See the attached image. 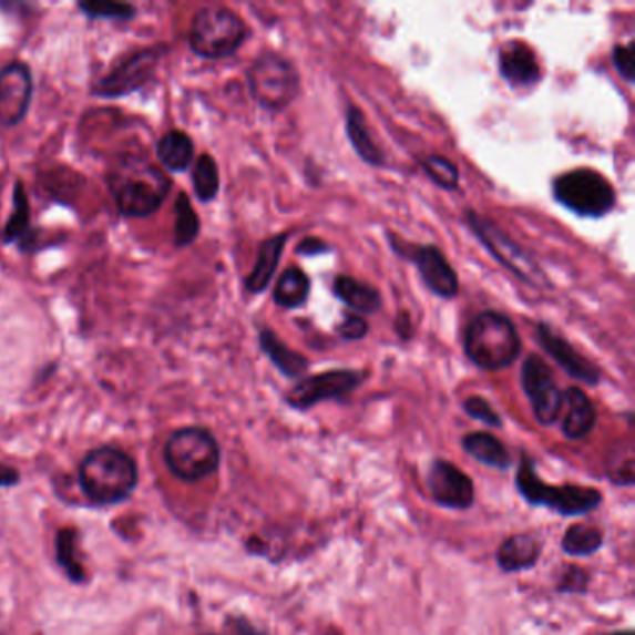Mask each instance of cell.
I'll list each match as a JSON object with an SVG mask.
<instances>
[{
    "label": "cell",
    "mask_w": 635,
    "mask_h": 635,
    "mask_svg": "<svg viewBox=\"0 0 635 635\" xmlns=\"http://www.w3.org/2000/svg\"><path fill=\"white\" fill-rule=\"evenodd\" d=\"M199 235V218L187 194L181 193L175 199L174 243L180 248L193 245Z\"/></svg>",
    "instance_id": "f1b7e54d"
},
{
    "label": "cell",
    "mask_w": 635,
    "mask_h": 635,
    "mask_svg": "<svg viewBox=\"0 0 635 635\" xmlns=\"http://www.w3.org/2000/svg\"><path fill=\"white\" fill-rule=\"evenodd\" d=\"M193 187L196 193V198L199 202H213L221 188V175H218V166H216L215 158L204 153L199 155L198 161L194 164L193 172Z\"/></svg>",
    "instance_id": "f546056e"
},
{
    "label": "cell",
    "mask_w": 635,
    "mask_h": 635,
    "mask_svg": "<svg viewBox=\"0 0 635 635\" xmlns=\"http://www.w3.org/2000/svg\"><path fill=\"white\" fill-rule=\"evenodd\" d=\"M366 380L363 371L356 369H330L325 373L311 375L298 380L291 390L287 391L286 402L295 410H309L319 402L338 401L360 388Z\"/></svg>",
    "instance_id": "30bf717a"
},
{
    "label": "cell",
    "mask_w": 635,
    "mask_h": 635,
    "mask_svg": "<svg viewBox=\"0 0 635 635\" xmlns=\"http://www.w3.org/2000/svg\"><path fill=\"white\" fill-rule=\"evenodd\" d=\"M516 489L533 508H546L561 516H582L601 508L602 494L596 489L580 484L552 487L536 475L535 462L530 457L520 459Z\"/></svg>",
    "instance_id": "277c9868"
},
{
    "label": "cell",
    "mask_w": 635,
    "mask_h": 635,
    "mask_svg": "<svg viewBox=\"0 0 635 635\" xmlns=\"http://www.w3.org/2000/svg\"><path fill=\"white\" fill-rule=\"evenodd\" d=\"M520 377L535 420L544 427L555 426L563 414L565 397L560 386L555 385L554 375L546 366V361L539 355H531L530 358H525Z\"/></svg>",
    "instance_id": "8fae6325"
},
{
    "label": "cell",
    "mask_w": 635,
    "mask_h": 635,
    "mask_svg": "<svg viewBox=\"0 0 635 635\" xmlns=\"http://www.w3.org/2000/svg\"><path fill=\"white\" fill-rule=\"evenodd\" d=\"M287 239H289V234H278L270 239L263 240L257 248L256 265L252 268L250 275L245 278L246 291L259 295L267 289L268 284L275 278L276 268L280 265Z\"/></svg>",
    "instance_id": "ffe728a7"
},
{
    "label": "cell",
    "mask_w": 635,
    "mask_h": 635,
    "mask_svg": "<svg viewBox=\"0 0 635 635\" xmlns=\"http://www.w3.org/2000/svg\"><path fill=\"white\" fill-rule=\"evenodd\" d=\"M309 289H311V281L303 268H286L275 287V303L280 308H300L308 300Z\"/></svg>",
    "instance_id": "484cf974"
},
{
    "label": "cell",
    "mask_w": 635,
    "mask_h": 635,
    "mask_svg": "<svg viewBox=\"0 0 635 635\" xmlns=\"http://www.w3.org/2000/svg\"><path fill=\"white\" fill-rule=\"evenodd\" d=\"M462 408L470 418L481 421L484 426L502 427V416L498 414L494 407L483 397H468L467 401L462 402Z\"/></svg>",
    "instance_id": "e575fe53"
},
{
    "label": "cell",
    "mask_w": 635,
    "mask_h": 635,
    "mask_svg": "<svg viewBox=\"0 0 635 635\" xmlns=\"http://www.w3.org/2000/svg\"><path fill=\"white\" fill-rule=\"evenodd\" d=\"M552 191L563 207L588 218L606 216L617 204L612 183L591 168H576L557 175Z\"/></svg>",
    "instance_id": "ba28073f"
},
{
    "label": "cell",
    "mask_w": 635,
    "mask_h": 635,
    "mask_svg": "<svg viewBox=\"0 0 635 635\" xmlns=\"http://www.w3.org/2000/svg\"><path fill=\"white\" fill-rule=\"evenodd\" d=\"M334 295L349 306L356 314L368 315L377 314L382 308V297L377 287L356 280L352 276H336L334 280Z\"/></svg>",
    "instance_id": "7402d4cb"
},
{
    "label": "cell",
    "mask_w": 635,
    "mask_h": 635,
    "mask_svg": "<svg viewBox=\"0 0 635 635\" xmlns=\"http://www.w3.org/2000/svg\"><path fill=\"white\" fill-rule=\"evenodd\" d=\"M163 48L136 51L129 59L123 60L116 70H112L109 75L95 82L92 92L98 98H109V100L133 94L152 79L157 70L158 60L163 59Z\"/></svg>",
    "instance_id": "4fadbf2b"
},
{
    "label": "cell",
    "mask_w": 635,
    "mask_h": 635,
    "mask_svg": "<svg viewBox=\"0 0 635 635\" xmlns=\"http://www.w3.org/2000/svg\"><path fill=\"white\" fill-rule=\"evenodd\" d=\"M390 243L399 256L407 257L408 262L414 263L429 291L445 300L457 297L459 276L438 246L404 245L402 240H396L393 237Z\"/></svg>",
    "instance_id": "7c38bea8"
},
{
    "label": "cell",
    "mask_w": 635,
    "mask_h": 635,
    "mask_svg": "<svg viewBox=\"0 0 635 635\" xmlns=\"http://www.w3.org/2000/svg\"><path fill=\"white\" fill-rule=\"evenodd\" d=\"M427 489L431 492L432 500L443 509L451 511H467L472 508L475 500V489L472 479L462 472L461 468L453 462H432L427 472Z\"/></svg>",
    "instance_id": "5bb4252c"
},
{
    "label": "cell",
    "mask_w": 635,
    "mask_h": 635,
    "mask_svg": "<svg viewBox=\"0 0 635 635\" xmlns=\"http://www.w3.org/2000/svg\"><path fill=\"white\" fill-rule=\"evenodd\" d=\"M259 347L286 379H303L309 369V361L297 350L287 347L284 339L278 338L270 328L259 330Z\"/></svg>",
    "instance_id": "44dd1931"
},
{
    "label": "cell",
    "mask_w": 635,
    "mask_h": 635,
    "mask_svg": "<svg viewBox=\"0 0 635 635\" xmlns=\"http://www.w3.org/2000/svg\"><path fill=\"white\" fill-rule=\"evenodd\" d=\"M421 168L431 177L432 183L437 187L449 191V193H453V191L459 188L461 174H459V168H457L455 164L451 163L449 158L442 157V155H429V157L421 161Z\"/></svg>",
    "instance_id": "d6a6232c"
},
{
    "label": "cell",
    "mask_w": 635,
    "mask_h": 635,
    "mask_svg": "<svg viewBox=\"0 0 635 635\" xmlns=\"http://www.w3.org/2000/svg\"><path fill=\"white\" fill-rule=\"evenodd\" d=\"M604 546V533L595 525L574 524L565 531L561 549L571 557H591Z\"/></svg>",
    "instance_id": "4316f807"
},
{
    "label": "cell",
    "mask_w": 635,
    "mask_h": 635,
    "mask_svg": "<svg viewBox=\"0 0 635 635\" xmlns=\"http://www.w3.org/2000/svg\"><path fill=\"white\" fill-rule=\"evenodd\" d=\"M235 629H237V635H263L262 632H257L250 623H246L243 618L235 621Z\"/></svg>",
    "instance_id": "60d3db41"
},
{
    "label": "cell",
    "mask_w": 635,
    "mask_h": 635,
    "mask_svg": "<svg viewBox=\"0 0 635 635\" xmlns=\"http://www.w3.org/2000/svg\"><path fill=\"white\" fill-rule=\"evenodd\" d=\"M248 38L245 21L229 8H202L193 18L188 45L199 59H228Z\"/></svg>",
    "instance_id": "8992f818"
},
{
    "label": "cell",
    "mask_w": 635,
    "mask_h": 635,
    "mask_svg": "<svg viewBox=\"0 0 635 635\" xmlns=\"http://www.w3.org/2000/svg\"><path fill=\"white\" fill-rule=\"evenodd\" d=\"M57 560L71 582L81 583L86 577L79 554H76V531L71 528L60 530L57 535Z\"/></svg>",
    "instance_id": "1f68e13d"
},
{
    "label": "cell",
    "mask_w": 635,
    "mask_h": 635,
    "mask_svg": "<svg viewBox=\"0 0 635 635\" xmlns=\"http://www.w3.org/2000/svg\"><path fill=\"white\" fill-rule=\"evenodd\" d=\"M542 554V544L531 533H516L500 544L495 560L498 566L508 574L530 571L539 563Z\"/></svg>",
    "instance_id": "d6986e66"
},
{
    "label": "cell",
    "mask_w": 635,
    "mask_h": 635,
    "mask_svg": "<svg viewBox=\"0 0 635 635\" xmlns=\"http://www.w3.org/2000/svg\"><path fill=\"white\" fill-rule=\"evenodd\" d=\"M610 635H634V632H632V629H626V632H613V634Z\"/></svg>",
    "instance_id": "b9f144b4"
},
{
    "label": "cell",
    "mask_w": 635,
    "mask_h": 635,
    "mask_svg": "<svg viewBox=\"0 0 635 635\" xmlns=\"http://www.w3.org/2000/svg\"><path fill=\"white\" fill-rule=\"evenodd\" d=\"M565 416L561 421V431L569 440H583L596 426V408L582 388L572 386L563 391Z\"/></svg>",
    "instance_id": "ac0fdd59"
},
{
    "label": "cell",
    "mask_w": 635,
    "mask_h": 635,
    "mask_svg": "<svg viewBox=\"0 0 635 635\" xmlns=\"http://www.w3.org/2000/svg\"><path fill=\"white\" fill-rule=\"evenodd\" d=\"M338 332L347 341H358L368 336L369 325L361 315L347 314L344 321L339 322Z\"/></svg>",
    "instance_id": "8d00e7d4"
},
{
    "label": "cell",
    "mask_w": 635,
    "mask_h": 635,
    "mask_svg": "<svg viewBox=\"0 0 635 635\" xmlns=\"http://www.w3.org/2000/svg\"><path fill=\"white\" fill-rule=\"evenodd\" d=\"M164 462L175 478L196 483L221 467V448L204 427H183L166 440Z\"/></svg>",
    "instance_id": "5b68a950"
},
{
    "label": "cell",
    "mask_w": 635,
    "mask_h": 635,
    "mask_svg": "<svg viewBox=\"0 0 635 635\" xmlns=\"http://www.w3.org/2000/svg\"><path fill=\"white\" fill-rule=\"evenodd\" d=\"M157 157L164 168L185 172L194 161V142L183 131H170L157 144Z\"/></svg>",
    "instance_id": "d4e9b609"
},
{
    "label": "cell",
    "mask_w": 635,
    "mask_h": 635,
    "mask_svg": "<svg viewBox=\"0 0 635 635\" xmlns=\"http://www.w3.org/2000/svg\"><path fill=\"white\" fill-rule=\"evenodd\" d=\"M462 449L472 457L473 461H478L483 467L502 470V472L513 467V459L509 455L508 448L490 432H470L462 438Z\"/></svg>",
    "instance_id": "603a6c76"
},
{
    "label": "cell",
    "mask_w": 635,
    "mask_h": 635,
    "mask_svg": "<svg viewBox=\"0 0 635 635\" xmlns=\"http://www.w3.org/2000/svg\"><path fill=\"white\" fill-rule=\"evenodd\" d=\"M248 90L257 105L267 111H284L300 94L297 68L280 54L265 53L254 60L246 73Z\"/></svg>",
    "instance_id": "52a82bcc"
},
{
    "label": "cell",
    "mask_w": 635,
    "mask_h": 635,
    "mask_svg": "<svg viewBox=\"0 0 635 635\" xmlns=\"http://www.w3.org/2000/svg\"><path fill=\"white\" fill-rule=\"evenodd\" d=\"M587 583V574L582 569L566 566V574H563V577H561L557 591H561V593H585Z\"/></svg>",
    "instance_id": "74e56055"
},
{
    "label": "cell",
    "mask_w": 635,
    "mask_h": 635,
    "mask_svg": "<svg viewBox=\"0 0 635 635\" xmlns=\"http://www.w3.org/2000/svg\"><path fill=\"white\" fill-rule=\"evenodd\" d=\"M612 60L618 75L623 76L626 82H634V45H632V43H629V45H615Z\"/></svg>",
    "instance_id": "d590c367"
},
{
    "label": "cell",
    "mask_w": 635,
    "mask_h": 635,
    "mask_svg": "<svg viewBox=\"0 0 635 635\" xmlns=\"http://www.w3.org/2000/svg\"><path fill=\"white\" fill-rule=\"evenodd\" d=\"M30 234V205L24 191L23 181H16L13 185V211L8 218L7 228L2 229L0 240L4 245H12Z\"/></svg>",
    "instance_id": "83f0119b"
},
{
    "label": "cell",
    "mask_w": 635,
    "mask_h": 635,
    "mask_svg": "<svg viewBox=\"0 0 635 635\" xmlns=\"http://www.w3.org/2000/svg\"><path fill=\"white\" fill-rule=\"evenodd\" d=\"M347 136H349L350 146L363 163L369 164V166H382L385 164V153L371 136L363 112L356 105H350L347 109Z\"/></svg>",
    "instance_id": "cb8c5ba5"
},
{
    "label": "cell",
    "mask_w": 635,
    "mask_h": 635,
    "mask_svg": "<svg viewBox=\"0 0 635 635\" xmlns=\"http://www.w3.org/2000/svg\"><path fill=\"white\" fill-rule=\"evenodd\" d=\"M328 252H330V246L325 240L317 239V237H306L297 245L298 256H322V254H328Z\"/></svg>",
    "instance_id": "f35d334b"
},
{
    "label": "cell",
    "mask_w": 635,
    "mask_h": 635,
    "mask_svg": "<svg viewBox=\"0 0 635 635\" xmlns=\"http://www.w3.org/2000/svg\"><path fill=\"white\" fill-rule=\"evenodd\" d=\"M467 222L475 237L490 252V256L508 268L509 273H513L519 280L528 286L541 287V289L552 287L549 276L544 275L535 257L531 256L530 252H525L519 243H514L503 229L495 226L494 222L472 209L467 211Z\"/></svg>",
    "instance_id": "9c48e42d"
},
{
    "label": "cell",
    "mask_w": 635,
    "mask_h": 635,
    "mask_svg": "<svg viewBox=\"0 0 635 635\" xmlns=\"http://www.w3.org/2000/svg\"><path fill=\"white\" fill-rule=\"evenodd\" d=\"M18 470L12 467H7V464H0V487H13V484L19 483Z\"/></svg>",
    "instance_id": "ab89813d"
},
{
    "label": "cell",
    "mask_w": 635,
    "mask_h": 635,
    "mask_svg": "<svg viewBox=\"0 0 635 635\" xmlns=\"http://www.w3.org/2000/svg\"><path fill=\"white\" fill-rule=\"evenodd\" d=\"M79 10L84 12L90 19H114V21H131L136 16V8L133 4H120V2H100V0H90L81 2Z\"/></svg>",
    "instance_id": "836d02e7"
},
{
    "label": "cell",
    "mask_w": 635,
    "mask_h": 635,
    "mask_svg": "<svg viewBox=\"0 0 635 635\" xmlns=\"http://www.w3.org/2000/svg\"><path fill=\"white\" fill-rule=\"evenodd\" d=\"M117 213L127 218H146L161 209L172 188V181L157 164L141 155H122L106 172Z\"/></svg>",
    "instance_id": "6da1fadb"
},
{
    "label": "cell",
    "mask_w": 635,
    "mask_h": 635,
    "mask_svg": "<svg viewBox=\"0 0 635 635\" xmlns=\"http://www.w3.org/2000/svg\"><path fill=\"white\" fill-rule=\"evenodd\" d=\"M464 352L483 371H502L513 366L522 341L508 315L489 309L475 315L464 334Z\"/></svg>",
    "instance_id": "3957f363"
},
{
    "label": "cell",
    "mask_w": 635,
    "mask_h": 635,
    "mask_svg": "<svg viewBox=\"0 0 635 635\" xmlns=\"http://www.w3.org/2000/svg\"><path fill=\"white\" fill-rule=\"evenodd\" d=\"M139 470L133 457L123 449L98 448L90 451L79 468V483L90 502L114 505L133 494Z\"/></svg>",
    "instance_id": "7a4b0ae2"
},
{
    "label": "cell",
    "mask_w": 635,
    "mask_h": 635,
    "mask_svg": "<svg viewBox=\"0 0 635 635\" xmlns=\"http://www.w3.org/2000/svg\"><path fill=\"white\" fill-rule=\"evenodd\" d=\"M536 341L544 352L560 366L572 379L580 380L583 385L596 386L601 382V369L593 361L583 358L565 338L555 334L546 322H539L535 330Z\"/></svg>",
    "instance_id": "2e32d148"
},
{
    "label": "cell",
    "mask_w": 635,
    "mask_h": 635,
    "mask_svg": "<svg viewBox=\"0 0 635 635\" xmlns=\"http://www.w3.org/2000/svg\"><path fill=\"white\" fill-rule=\"evenodd\" d=\"M32 73L23 62L0 70V125L13 127L23 122L32 100Z\"/></svg>",
    "instance_id": "9a60e30c"
},
{
    "label": "cell",
    "mask_w": 635,
    "mask_h": 635,
    "mask_svg": "<svg viewBox=\"0 0 635 635\" xmlns=\"http://www.w3.org/2000/svg\"><path fill=\"white\" fill-rule=\"evenodd\" d=\"M498 70L514 88L535 86L541 81V65L535 51L524 41H509L500 49Z\"/></svg>",
    "instance_id": "e0dca14e"
},
{
    "label": "cell",
    "mask_w": 635,
    "mask_h": 635,
    "mask_svg": "<svg viewBox=\"0 0 635 635\" xmlns=\"http://www.w3.org/2000/svg\"><path fill=\"white\" fill-rule=\"evenodd\" d=\"M607 478L617 487H632L635 481L634 448L629 443H618L617 448L607 453Z\"/></svg>",
    "instance_id": "4dcf8cb0"
}]
</instances>
